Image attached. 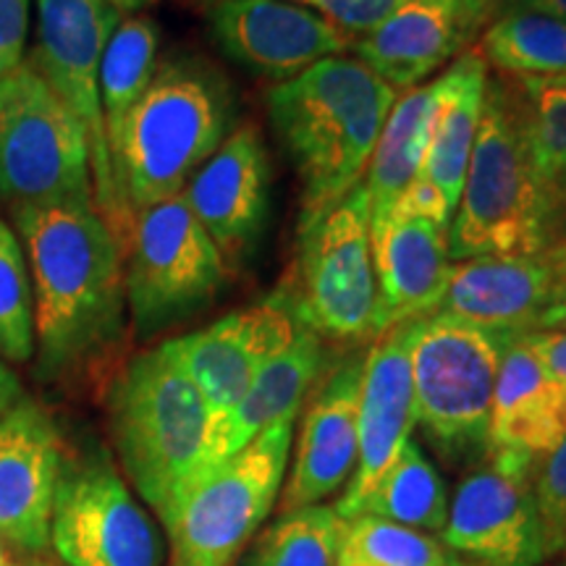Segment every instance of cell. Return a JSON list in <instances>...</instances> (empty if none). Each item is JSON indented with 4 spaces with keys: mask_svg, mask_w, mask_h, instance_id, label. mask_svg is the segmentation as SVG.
I'll return each mask as SVG.
<instances>
[{
    "mask_svg": "<svg viewBox=\"0 0 566 566\" xmlns=\"http://www.w3.org/2000/svg\"><path fill=\"white\" fill-rule=\"evenodd\" d=\"M566 271V171L543 179V244Z\"/></svg>",
    "mask_w": 566,
    "mask_h": 566,
    "instance_id": "d590c367",
    "label": "cell"
},
{
    "mask_svg": "<svg viewBox=\"0 0 566 566\" xmlns=\"http://www.w3.org/2000/svg\"><path fill=\"white\" fill-rule=\"evenodd\" d=\"M51 546L66 566H163L153 520L103 446L63 454Z\"/></svg>",
    "mask_w": 566,
    "mask_h": 566,
    "instance_id": "7c38bea8",
    "label": "cell"
},
{
    "mask_svg": "<svg viewBox=\"0 0 566 566\" xmlns=\"http://www.w3.org/2000/svg\"><path fill=\"white\" fill-rule=\"evenodd\" d=\"M365 357L349 354L317 388L302 417L292 475L281 493V514L323 504L349 483L357 464V415Z\"/></svg>",
    "mask_w": 566,
    "mask_h": 566,
    "instance_id": "44dd1931",
    "label": "cell"
},
{
    "mask_svg": "<svg viewBox=\"0 0 566 566\" xmlns=\"http://www.w3.org/2000/svg\"><path fill=\"white\" fill-rule=\"evenodd\" d=\"M21 399H24L21 380L17 378V373L11 370V365L0 359V420H3Z\"/></svg>",
    "mask_w": 566,
    "mask_h": 566,
    "instance_id": "ab89813d",
    "label": "cell"
},
{
    "mask_svg": "<svg viewBox=\"0 0 566 566\" xmlns=\"http://www.w3.org/2000/svg\"><path fill=\"white\" fill-rule=\"evenodd\" d=\"M271 155L258 126L233 129L184 187V200L221 252L226 268L252 258L271 218Z\"/></svg>",
    "mask_w": 566,
    "mask_h": 566,
    "instance_id": "2e32d148",
    "label": "cell"
},
{
    "mask_svg": "<svg viewBox=\"0 0 566 566\" xmlns=\"http://www.w3.org/2000/svg\"><path fill=\"white\" fill-rule=\"evenodd\" d=\"M208 32L231 63L279 84L352 48L334 21L283 0H212Z\"/></svg>",
    "mask_w": 566,
    "mask_h": 566,
    "instance_id": "5bb4252c",
    "label": "cell"
},
{
    "mask_svg": "<svg viewBox=\"0 0 566 566\" xmlns=\"http://www.w3.org/2000/svg\"><path fill=\"white\" fill-rule=\"evenodd\" d=\"M514 336L451 313L415 321V422L454 467L483 464L491 454V407L499 365Z\"/></svg>",
    "mask_w": 566,
    "mask_h": 566,
    "instance_id": "8992f818",
    "label": "cell"
},
{
    "mask_svg": "<svg viewBox=\"0 0 566 566\" xmlns=\"http://www.w3.org/2000/svg\"><path fill=\"white\" fill-rule=\"evenodd\" d=\"M32 0H0V76L24 61Z\"/></svg>",
    "mask_w": 566,
    "mask_h": 566,
    "instance_id": "8d00e7d4",
    "label": "cell"
},
{
    "mask_svg": "<svg viewBox=\"0 0 566 566\" xmlns=\"http://www.w3.org/2000/svg\"><path fill=\"white\" fill-rule=\"evenodd\" d=\"M391 218H428V221L449 229L454 210L449 208V202L443 200L436 187H430L422 176H417V179L409 184L407 192L399 197ZM391 218H388V221H391Z\"/></svg>",
    "mask_w": 566,
    "mask_h": 566,
    "instance_id": "74e56055",
    "label": "cell"
},
{
    "mask_svg": "<svg viewBox=\"0 0 566 566\" xmlns=\"http://www.w3.org/2000/svg\"><path fill=\"white\" fill-rule=\"evenodd\" d=\"M273 294L281 296L300 328L323 342L378 338L370 200L363 181L296 237L292 265Z\"/></svg>",
    "mask_w": 566,
    "mask_h": 566,
    "instance_id": "ba28073f",
    "label": "cell"
},
{
    "mask_svg": "<svg viewBox=\"0 0 566 566\" xmlns=\"http://www.w3.org/2000/svg\"><path fill=\"white\" fill-rule=\"evenodd\" d=\"M325 367V344L310 331H296L294 342L279 357L260 367L252 386L247 388L237 407L223 420L210 424L208 441L197 472L192 478L208 472L210 467L242 451L260 433L273 428L275 422L289 420L300 412L304 396L313 391ZM189 478V480H192Z\"/></svg>",
    "mask_w": 566,
    "mask_h": 566,
    "instance_id": "cb8c5ba5",
    "label": "cell"
},
{
    "mask_svg": "<svg viewBox=\"0 0 566 566\" xmlns=\"http://www.w3.org/2000/svg\"><path fill=\"white\" fill-rule=\"evenodd\" d=\"M378 281V336L441 310L451 281L449 229L428 218H391L370 237Z\"/></svg>",
    "mask_w": 566,
    "mask_h": 566,
    "instance_id": "7402d4cb",
    "label": "cell"
},
{
    "mask_svg": "<svg viewBox=\"0 0 566 566\" xmlns=\"http://www.w3.org/2000/svg\"><path fill=\"white\" fill-rule=\"evenodd\" d=\"M294 420L275 422L242 451L184 485L163 522L168 566H233L279 501Z\"/></svg>",
    "mask_w": 566,
    "mask_h": 566,
    "instance_id": "52a82bcc",
    "label": "cell"
},
{
    "mask_svg": "<svg viewBox=\"0 0 566 566\" xmlns=\"http://www.w3.org/2000/svg\"><path fill=\"white\" fill-rule=\"evenodd\" d=\"M363 514L420 533H441L446 527L449 495L436 464L422 454L417 441H407L396 462L367 495Z\"/></svg>",
    "mask_w": 566,
    "mask_h": 566,
    "instance_id": "f1b7e54d",
    "label": "cell"
},
{
    "mask_svg": "<svg viewBox=\"0 0 566 566\" xmlns=\"http://www.w3.org/2000/svg\"><path fill=\"white\" fill-rule=\"evenodd\" d=\"M522 11H537V13H548V17H556V19H566V0H530L527 9Z\"/></svg>",
    "mask_w": 566,
    "mask_h": 566,
    "instance_id": "60d3db41",
    "label": "cell"
},
{
    "mask_svg": "<svg viewBox=\"0 0 566 566\" xmlns=\"http://www.w3.org/2000/svg\"><path fill=\"white\" fill-rule=\"evenodd\" d=\"M566 441V386L548 370L533 338L506 346L491 407V451H522L543 459Z\"/></svg>",
    "mask_w": 566,
    "mask_h": 566,
    "instance_id": "603a6c76",
    "label": "cell"
},
{
    "mask_svg": "<svg viewBox=\"0 0 566 566\" xmlns=\"http://www.w3.org/2000/svg\"><path fill=\"white\" fill-rule=\"evenodd\" d=\"M394 103L391 84L349 55L268 90V118L302 181L296 237L363 181Z\"/></svg>",
    "mask_w": 566,
    "mask_h": 566,
    "instance_id": "7a4b0ae2",
    "label": "cell"
},
{
    "mask_svg": "<svg viewBox=\"0 0 566 566\" xmlns=\"http://www.w3.org/2000/svg\"><path fill=\"white\" fill-rule=\"evenodd\" d=\"M313 6L321 17L334 21L346 34H370L378 30L386 19H391L409 0H300Z\"/></svg>",
    "mask_w": 566,
    "mask_h": 566,
    "instance_id": "e575fe53",
    "label": "cell"
},
{
    "mask_svg": "<svg viewBox=\"0 0 566 566\" xmlns=\"http://www.w3.org/2000/svg\"><path fill=\"white\" fill-rule=\"evenodd\" d=\"M346 522L334 506L315 504L283 512L239 566H338Z\"/></svg>",
    "mask_w": 566,
    "mask_h": 566,
    "instance_id": "f546056e",
    "label": "cell"
},
{
    "mask_svg": "<svg viewBox=\"0 0 566 566\" xmlns=\"http://www.w3.org/2000/svg\"><path fill=\"white\" fill-rule=\"evenodd\" d=\"M543 179L522 134L504 76L485 82L483 113L462 197L449 226V260L541 252Z\"/></svg>",
    "mask_w": 566,
    "mask_h": 566,
    "instance_id": "5b68a950",
    "label": "cell"
},
{
    "mask_svg": "<svg viewBox=\"0 0 566 566\" xmlns=\"http://www.w3.org/2000/svg\"><path fill=\"white\" fill-rule=\"evenodd\" d=\"M13 221L32 279L38 375L80 380L126 336L124 247L95 205H24Z\"/></svg>",
    "mask_w": 566,
    "mask_h": 566,
    "instance_id": "6da1fadb",
    "label": "cell"
},
{
    "mask_svg": "<svg viewBox=\"0 0 566 566\" xmlns=\"http://www.w3.org/2000/svg\"><path fill=\"white\" fill-rule=\"evenodd\" d=\"M237 124V95L216 63L171 53L126 116L111 150V171L124 216L184 192Z\"/></svg>",
    "mask_w": 566,
    "mask_h": 566,
    "instance_id": "3957f363",
    "label": "cell"
},
{
    "mask_svg": "<svg viewBox=\"0 0 566 566\" xmlns=\"http://www.w3.org/2000/svg\"><path fill=\"white\" fill-rule=\"evenodd\" d=\"M0 566H17L13 564V556H11V548L6 546L3 541H0Z\"/></svg>",
    "mask_w": 566,
    "mask_h": 566,
    "instance_id": "ee69618b",
    "label": "cell"
},
{
    "mask_svg": "<svg viewBox=\"0 0 566 566\" xmlns=\"http://www.w3.org/2000/svg\"><path fill=\"white\" fill-rule=\"evenodd\" d=\"M485 3H488V9H491V17L499 19V17H504V13L527 9L530 0H485Z\"/></svg>",
    "mask_w": 566,
    "mask_h": 566,
    "instance_id": "b9f144b4",
    "label": "cell"
},
{
    "mask_svg": "<svg viewBox=\"0 0 566 566\" xmlns=\"http://www.w3.org/2000/svg\"><path fill=\"white\" fill-rule=\"evenodd\" d=\"M34 357V300L24 247L0 221V359L27 365Z\"/></svg>",
    "mask_w": 566,
    "mask_h": 566,
    "instance_id": "1f68e13d",
    "label": "cell"
},
{
    "mask_svg": "<svg viewBox=\"0 0 566 566\" xmlns=\"http://www.w3.org/2000/svg\"><path fill=\"white\" fill-rule=\"evenodd\" d=\"M488 63L480 51H464L436 80V108L420 176L436 187L451 210L462 197L467 166L483 113Z\"/></svg>",
    "mask_w": 566,
    "mask_h": 566,
    "instance_id": "d4e9b609",
    "label": "cell"
},
{
    "mask_svg": "<svg viewBox=\"0 0 566 566\" xmlns=\"http://www.w3.org/2000/svg\"><path fill=\"white\" fill-rule=\"evenodd\" d=\"M506 82L541 179L566 171V76L564 80L509 76Z\"/></svg>",
    "mask_w": 566,
    "mask_h": 566,
    "instance_id": "4dcf8cb0",
    "label": "cell"
},
{
    "mask_svg": "<svg viewBox=\"0 0 566 566\" xmlns=\"http://www.w3.org/2000/svg\"><path fill=\"white\" fill-rule=\"evenodd\" d=\"M491 21L485 0H409L378 30L352 42V51L394 90H415L459 59Z\"/></svg>",
    "mask_w": 566,
    "mask_h": 566,
    "instance_id": "ffe728a7",
    "label": "cell"
},
{
    "mask_svg": "<svg viewBox=\"0 0 566 566\" xmlns=\"http://www.w3.org/2000/svg\"><path fill=\"white\" fill-rule=\"evenodd\" d=\"M543 566H566V556H556V558H548V562H543Z\"/></svg>",
    "mask_w": 566,
    "mask_h": 566,
    "instance_id": "f6af8a7d",
    "label": "cell"
},
{
    "mask_svg": "<svg viewBox=\"0 0 566 566\" xmlns=\"http://www.w3.org/2000/svg\"><path fill=\"white\" fill-rule=\"evenodd\" d=\"M415 321L375 338L365 357L357 415V464L334 506L344 522L363 514L367 495L396 462L415 430V388L409 349Z\"/></svg>",
    "mask_w": 566,
    "mask_h": 566,
    "instance_id": "ac0fdd59",
    "label": "cell"
},
{
    "mask_svg": "<svg viewBox=\"0 0 566 566\" xmlns=\"http://www.w3.org/2000/svg\"><path fill=\"white\" fill-rule=\"evenodd\" d=\"M537 354L558 380L566 386V328L546 331V334H530Z\"/></svg>",
    "mask_w": 566,
    "mask_h": 566,
    "instance_id": "f35d334b",
    "label": "cell"
},
{
    "mask_svg": "<svg viewBox=\"0 0 566 566\" xmlns=\"http://www.w3.org/2000/svg\"><path fill=\"white\" fill-rule=\"evenodd\" d=\"M30 566H53V564H45V562H32Z\"/></svg>",
    "mask_w": 566,
    "mask_h": 566,
    "instance_id": "7dc6e473",
    "label": "cell"
},
{
    "mask_svg": "<svg viewBox=\"0 0 566 566\" xmlns=\"http://www.w3.org/2000/svg\"><path fill=\"white\" fill-rule=\"evenodd\" d=\"M229 268L184 195L134 216L124 244V289L134 336L163 334L223 292Z\"/></svg>",
    "mask_w": 566,
    "mask_h": 566,
    "instance_id": "9c48e42d",
    "label": "cell"
},
{
    "mask_svg": "<svg viewBox=\"0 0 566 566\" xmlns=\"http://www.w3.org/2000/svg\"><path fill=\"white\" fill-rule=\"evenodd\" d=\"M541 459L493 449L449 501L441 543L472 566H543L546 543L535 501Z\"/></svg>",
    "mask_w": 566,
    "mask_h": 566,
    "instance_id": "4fadbf2b",
    "label": "cell"
},
{
    "mask_svg": "<svg viewBox=\"0 0 566 566\" xmlns=\"http://www.w3.org/2000/svg\"><path fill=\"white\" fill-rule=\"evenodd\" d=\"M535 501L546 543V562L566 556V441L537 462Z\"/></svg>",
    "mask_w": 566,
    "mask_h": 566,
    "instance_id": "836d02e7",
    "label": "cell"
},
{
    "mask_svg": "<svg viewBox=\"0 0 566 566\" xmlns=\"http://www.w3.org/2000/svg\"><path fill=\"white\" fill-rule=\"evenodd\" d=\"M342 556L365 566H446L451 554L433 535L363 514L346 522Z\"/></svg>",
    "mask_w": 566,
    "mask_h": 566,
    "instance_id": "d6a6232c",
    "label": "cell"
},
{
    "mask_svg": "<svg viewBox=\"0 0 566 566\" xmlns=\"http://www.w3.org/2000/svg\"><path fill=\"white\" fill-rule=\"evenodd\" d=\"M436 108V82L409 90L394 103L378 145L367 166V200H370V237L391 218L399 197L422 171Z\"/></svg>",
    "mask_w": 566,
    "mask_h": 566,
    "instance_id": "484cf974",
    "label": "cell"
},
{
    "mask_svg": "<svg viewBox=\"0 0 566 566\" xmlns=\"http://www.w3.org/2000/svg\"><path fill=\"white\" fill-rule=\"evenodd\" d=\"M478 51L504 76L564 80L566 19L537 11L504 13L488 24Z\"/></svg>",
    "mask_w": 566,
    "mask_h": 566,
    "instance_id": "4316f807",
    "label": "cell"
},
{
    "mask_svg": "<svg viewBox=\"0 0 566 566\" xmlns=\"http://www.w3.org/2000/svg\"><path fill=\"white\" fill-rule=\"evenodd\" d=\"M108 3L116 9L118 13H137L150 9V6L158 3V0H108Z\"/></svg>",
    "mask_w": 566,
    "mask_h": 566,
    "instance_id": "7bdbcfd3",
    "label": "cell"
},
{
    "mask_svg": "<svg viewBox=\"0 0 566 566\" xmlns=\"http://www.w3.org/2000/svg\"><path fill=\"white\" fill-rule=\"evenodd\" d=\"M446 566H472V564H467V562H462V558H457V556H449V564Z\"/></svg>",
    "mask_w": 566,
    "mask_h": 566,
    "instance_id": "bcb514c9",
    "label": "cell"
},
{
    "mask_svg": "<svg viewBox=\"0 0 566 566\" xmlns=\"http://www.w3.org/2000/svg\"><path fill=\"white\" fill-rule=\"evenodd\" d=\"M108 424L126 480L166 522L210 430L208 407L168 342L137 354L113 378Z\"/></svg>",
    "mask_w": 566,
    "mask_h": 566,
    "instance_id": "277c9868",
    "label": "cell"
},
{
    "mask_svg": "<svg viewBox=\"0 0 566 566\" xmlns=\"http://www.w3.org/2000/svg\"><path fill=\"white\" fill-rule=\"evenodd\" d=\"M34 11L38 45L30 61L82 124L90 145L95 208L124 247L132 223L124 216L113 184L101 105V63L113 32L122 24V13L108 0H34Z\"/></svg>",
    "mask_w": 566,
    "mask_h": 566,
    "instance_id": "8fae6325",
    "label": "cell"
},
{
    "mask_svg": "<svg viewBox=\"0 0 566 566\" xmlns=\"http://www.w3.org/2000/svg\"><path fill=\"white\" fill-rule=\"evenodd\" d=\"M160 30L150 17H129L116 27L101 63V105L108 150L158 69Z\"/></svg>",
    "mask_w": 566,
    "mask_h": 566,
    "instance_id": "83f0119b",
    "label": "cell"
},
{
    "mask_svg": "<svg viewBox=\"0 0 566 566\" xmlns=\"http://www.w3.org/2000/svg\"><path fill=\"white\" fill-rule=\"evenodd\" d=\"M300 325L279 294L239 310L168 346L200 391L210 424L223 420L242 401L260 367L294 342ZM210 433V430H208Z\"/></svg>",
    "mask_w": 566,
    "mask_h": 566,
    "instance_id": "e0dca14e",
    "label": "cell"
},
{
    "mask_svg": "<svg viewBox=\"0 0 566 566\" xmlns=\"http://www.w3.org/2000/svg\"><path fill=\"white\" fill-rule=\"evenodd\" d=\"M63 443L40 401L24 399L0 420V541L24 556L51 546Z\"/></svg>",
    "mask_w": 566,
    "mask_h": 566,
    "instance_id": "d6986e66",
    "label": "cell"
},
{
    "mask_svg": "<svg viewBox=\"0 0 566 566\" xmlns=\"http://www.w3.org/2000/svg\"><path fill=\"white\" fill-rule=\"evenodd\" d=\"M0 197L24 205H95L82 124L30 59L0 76Z\"/></svg>",
    "mask_w": 566,
    "mask_h": 566,
    "instance_id": "30bf717a",
    "label": "cell"
},
{
    "mask_svg": "<svg viewBox=\"0 0 566 566\" xmlns=\"http://www.w3.org/2000/svg\"><path fill=\"white\" fill-rule=\"evenodd\" d=\"M438 313L514 338L566 328V271L548 252L467 260L451 271Z\"/></svg>",
    "mask_w": 566,
    "mask_h": 566,
    "instance_id": "9a60e30c",
    "label": "cell"
}]
</instances>
